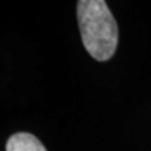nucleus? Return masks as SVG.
<instances>
[{"instance_id":"nucleus-2","label":"nucleus","mask_w":151,"mask_h":151,"mask_svg":"<svg viewBox=\"0 0 151 151\" xmlns=\"http://www.w3.org/2000/svg\"><path fill=\"white\" fill-rule=\"evenodd\" d=\"M6 151H47L44 145L35 136L28 132H18L10 136L6 142Z\"/></svg>"},{"instance_id":"nucleus-1","label":"nucleus","mask_w":151,"mask_h":151,"mask_svg":"<svg viewBox=\"0 0 151 151\" xmlns=\"http://www.w3.org/2000/svg\"><path fill=\"white\" fill-rule=\"evenodd\" d=\"M77 18L83 45L89 55L100 62L115 54L119 29L107 4L102 0H79Z\"/></svg>"}]
</instances>
